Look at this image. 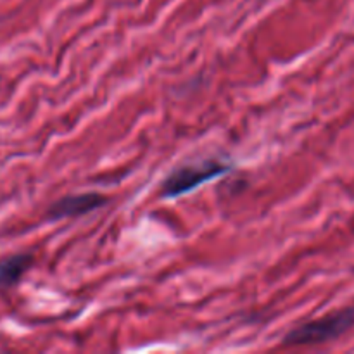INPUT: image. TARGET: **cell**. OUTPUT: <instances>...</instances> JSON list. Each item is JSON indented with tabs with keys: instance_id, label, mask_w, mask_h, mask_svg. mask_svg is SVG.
<instances>
[{
	"instance_id": "obj_4",
	"label": "cell",
	"mask_w": 354,
	"mask_h": 354,
	"mask_svg": "<svg viewBox=\"0 0 354 354\" xmlns=\"http://www.w3.org/2000/svg\"><path fill=\"white\" fill-rule=\"evenodd\" d=\"M33 265V256L28 252H19V254L7 256L0 261V290L10 289L16 286L24 273Z\"/></svg>"
},
{
	"instance_id": "obj_2",
	"label": "cell",
	"mask_w": 354,
	"mask_h": 354,
	"mask_svg": "<svg viewBox=\"0 0 354 354\" xmlns=\"http://www.w3.org/2000/svg\"><path fill=\"white\" fill-rule=\"evenodd\" d=\"M230 171V165H225L220 159H204V161L189 162L173 169L161 185V196L165 199H176L192 192L197 187L218 178Z\"/></svg>"
},
{
	"instance_id": "obj_3",
	"label": "cell",
	"mask_w": 354,
	"mask_h": 354,
	"mask_svg": "<svg viewBox=\"0 0 354 354\" xmlns=\"http://www.w3.org/2000/svg\"><path fill=\"white\" fill-rule=\"evenodd\" d=\"M107 204V197L97 192L86 194H73L66 196L52 203L47 209V216L50 220H64V218H78L92 213V211L100 209Z\"/></svg>"
},
{
	"instance_id": "obj_1",
	"label": "cell",
	"mask_w": 354,
	"mask_h": 354,
	"mask_svg": "<svg viewBox=\"0 0 354 354\" xmlns=\"http://www.w3.org/2000/svg\"><path fill=\"white\" fill-rule=\"evenodd\" d=\"M354 328V304L292 328L283 337L286 346H318L342 337Z\"/></svg>"
}]
</instances>
